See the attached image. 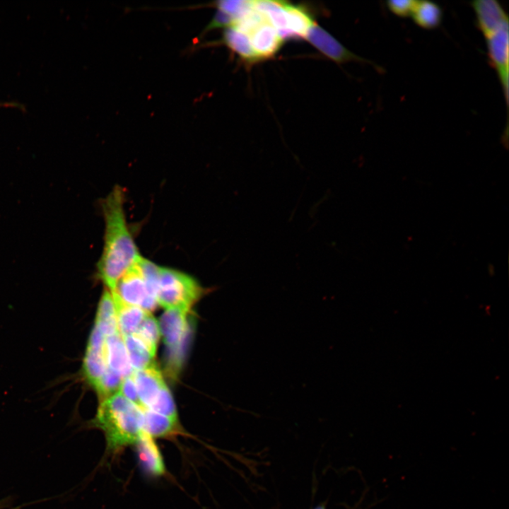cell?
I'll use <instances>...</instances> for the list:
<instances>
[{"mask_svg":"<svg viewBox=\"0 0 509 509\" xmlns=\"http://www.w3.org/2000/svg\"><path fill=\"white\" fill-rule=\"evenodd\" d=\"M477 28L486 37L508 23V16L501 4L496 0H476L471 3Z\"/></svg>","mask_w":509,"mask_h":509,"instance_id":"9","label":"cell"},{"mask_svg":"<svg viewBox=\"0 0 509 509\" xmlns=\"http://www.w3.org/2000/svg\"><path fill=\"white\" fill-rule=\"evenodd\" d=\"M313 509H326V507L324 504H320V505L316 506L315 508H314Z\"/></svg>","mask_w":509,"mask_h":509,"instance_id":"27","label":"cell"},{"mask_svg":"<svg viewBox=\"0 0 509 509\" xmlns=\"http://www.w3.org/2000/svg\"><path fill=\"white\" fill-rule=\"evenodd\" d=\"M94 326L105 337L112 335L119 332L115 305L112 295L109 289H105L100 300Z\"/></svg>","mask_w":509,"mask_h":509,"instance_id":"15","label":"cell"},{"mask_svg":"<svg viewBox=\"0 0 509 509\" xmlns=\"http://www.w3.org/2000/svg\"><path fill=\"white\" fill-rule=\"evenodd\" d=\"M22 108L20 103L16 102H0V108Z\"/></svg>","mask_w":509,"mask_h":509,"instance_id":"26","label":"cell"},{"mask_svg":"<svg viewBox=\"0 0 509 509\" xmlns=\"http://www.w3.org/2000/svg\"><path fill=\"white\" fill-rule=\"evenodd\" d=\"M148 410L173 419H177L175 404L167 386L163 388L153 404Z\"/></svg>","mask_w":509,"mask_h":509,"instance_id":"23","label":"cell"},{"mask_svg":"<svg viewBox=\"0 0 509 509\" xmlns=\"http://www.w3.org/2000/svg\"><path fill=\"white\" fill-rule=\"evenodd\" d=\"M416 2L414 0H388L386 6L397 16L406 18L411 16Z\"/></svg>","mask_w":509,"mask_h":509,"instance_id":"24","label":"cell"},{"mask_svg":"<svg viewBox=\"0 0 509 509\" xmlns=\"http://www.w3.org/2000/svg\"><path fill=\"white\" fill-rule=\"evenodd\" d=\"M189 310L179 309L165 310L158 322L163 341L175 361L177 353L181 354L180 350L189 333Z\"/></svg>","mask_w":509,"mask_h":509,"instance_id":"5","label":"cell"},{"mask_svg":"<svg viewBox=\"0 0 509 509\" xmlns=\"http://www.w3.org/2000/svg\"><path fill=\"white\" fill-rule=\"evenodd\" d=\"M223 42L238 57L249 62L257 61L258 57L250 44L249 36L238 28L230 26L226 29Z\"/></svg>","mask_w":509,"mask_h":509,"instance_id":"19","label":"cell"},{"mask_svg":"<svg viewBox=\"0 0 509 509\" xmlns=\"http://www.w3.org/2000/svg\"><path fill=\"white\" fill-rule=\"evenodd\" d=\"M124 377L117 371L107 368L105 373L93 388L100 402L119 392Z\"/></svg>","mask_w":509,"mask_h":509,"instance_id":"22","label":"cell"},{"mask_svg":"<svg viewBox=\"0 0 509 509\" xmlns=\"http://www.w3.org/2000/svg\"><path fill=\"white\" fill-rule=\"evenodd\" d=\"M131 375L144 411L148 410L166 386L162 374L153 363L145 368L134 370Z\"/></svg>","mask_w":509,"mask_h":509,"instance_id":"10","label":"cell"},{"mask_svg":"<svg viewBox=\"0 0 509 509\" xmlns=\"http://www.w3.org/2000/svg\"><path fill=\"white\" fill-rule=\"evenodd\" d=\"M135 444L140 462L144 469L154 476L163 474L164 462L153 438L142 431Z\"/></svg>","mask_w":509,"mask_h":509,"instance_id":"13","label":"cell"},{"mask_svg":"<svg viewBox=\"0 0 509 509\" xmlns=\"http://www.w3.org/2000/svg\"><path fill=\"white\" fill-rule=\"evenodd\" d=\"M305 38L323 54L336 62L359 61L370 63L347 49L329 33L315 23L308 31ZM370 64L380 68L375 64Z\"/></svg>","mask_w":509,"mask_h":509,"instance_id":"8","label":"cell"},{"mask_svg":"<svg viewBox=\"0 0 509 509\" xmlns=\"http://www.w3.org/2000/svg\"><path fill=\"white\" fill-rule=\"evenodd\" d=\"M110 291L122 303L139 307L148 312L155 310L158 305L156 294L148 283L138 262L118 280L114 289Z\"/></svg>","mask_w":509,"mask_h":509,"instance_id":"4","label":"cell"},{"mask_svg":"<svg viewBox=\"0 0 509 509\" xmlns=\"http://www.w3.org/2000/svg\"><path fill=\"white\" fill-rule=\"evenodd\" d=\"M143 431L153 437H166L180 430L177 419L150 410L142 411Z\"/></svg>","mask_w":509,"mask_h":509,"instance_id":"16","label":"cell"},{"mask_svg":"<svg viewBox=\"0 0 509 509\" xmlns=\"http://www.w3.org/2000/svg\"><path fill=\"white\" fill-rule=\"evenodd\" d=\"M488 56L491 66L496 70L503 91L505 103L508 105V23L485 37Z\"/></svg>","mask_w":509,"mask_h":509,"instance_id":"6","label":"cell"},{"mask_svg":"<svg viewBox=\"0 0 509 509\" xmlns=\"http://www.w3.org/2000/svg\"><path fill=\"white\" fill-rule=\"evenodd\" d=\"M258 59L273 56L280 48L283 39L267 20L257 25L247 34Z\"/></svg>","mask_w":509,"mask_h":509,"instance_id":"11","label":"cell"},{"mask_svg":"<svg viewBox=\"0 0 509 509\" xmlns=\"http://www.w3.org/2000/svg\"><path fill=\"white\" fill-rule=\"evenodd\" d=\"M284 8L288 37H305L314 24L310 16L300 6L290 5L284 2Z\"/></svg>","mask_w":509,"mask_h":509,"instance_id":"20","label":"cell"},{"mask_svg":"<svg viewBox=\"0 0 509 509\" xmlns=\"http://www.w3.org/2000/svg\"><path fill=\"white\" fill-rule=\"evenodd\" d=\"M124 203V192L119 186L115 187L102 202L105 227L97 275L110 291L141 258L127 224Z\"/></svg>","mask_w":509,"mask_h":509,"instance_id":"1","label":"cell"},{"mask_svg":"<svg viewBox=\"0 0 509 509\" xmlns=\"http://www.w3.org/2000/svg\"><path fill=\"white\" fill-rule=\"evenodd\" d=\"M122 339L134 370H141L153 364L155 355L136 334L128 335Z\"/></svg>","mask_w":509,"mask_h":509,"instance_id":"18","label":"cell"},{"mask_svg":"<svg viewBox=\"0 0 509 509\" xmlns=\"http://www.w3.org/2000/svg\"><path fill=\"white\" fill-rule=\"evenodd\" d=\"M113 300L116 309L118 330L121 336L124 337L136 333L149 312L139 307L124 304L114 297Z\"/></svg>","mask_w":509,"mask_h":509,"instance_id":"14","label":"cell"},{"mask_svg":"<svg viewBox=\"0 0 509 509\" xmlns=\"http://www.w3.org/2000/svg\"><path fill=\"white\" fill-rule=\"evenodd\" d=\"M119 392L139 407L141 411H144V407L139 397L136 387L131 375L123 378Z\"/></svg>","mask_w":509,"mask_h":509,"instance_id":"25","label":"cell"},{"mask_svg":"<svg viewBox=\"0 0 509 509\" xmlns=\"http://www.w3.org/2000/svg\"><path fill=\"white\" fill-rule=\"evenodd\" d=\"M134 334L147 346L153 354L156 355L160 333L158 322L151 312L147 314Z\"/></svg>","mask_w":509,"mask_h":509,"instance_id":"21","label":"cell"},{"mask_svg":"<svg viewBox=\"0 0 509 509\" xmlns=\"http://www.w3.org/2000/svg\"><path fill=\"white\" fill-rule=\"evenodd\" d=\"M103 355L107 366L118 372L124 378L131 375L134 372L123 339L119 332L105 337Z\"/></svg>","mask_w":509,"mask_h":509,"instance_id":"12","label":"cell"},{"mask_svg":"<svg viewBox=\"0 0 509 509\" xmlns=\"http://www.w3.org/2000/svg\"><path fill=\"white\" fill-rule=\"evenodd\" d=\"M443 16L441 7L431 1H416L411 16L417 25L427 30L439 27Z\"/></svg>","mask_w":509,"mask_h":509,"instance_id":"17","label":"cell"},{"mask_svg":"<svg viewBox=\"0 0 509 509\" xmlns=\"http://www.w3.org/2000/svg\"><path fill=\"white\" fill-rule=\"evenodd\" d=\"M90 425L104 432L107 450L115 452L136 443L143 431V413L118 392L100 402Z\"/></svg>","mask_w":509,"mask_h":509,"instance_id":"2","label":"cell"},{"mask_svg":"<svg viewBox=\"0 0 509 509\" xmlns=\"http://www.w3.org/2000/svg\"><path fill=\"white\" fill-rule=\"evenodd\" d=\"M204 288L188 274L167 267H159L156 299L165 310L190 311L204 294Z\"/></svg>","mask_w":509,"mask_h":509,"instance_id":"3","label":"cell"},{"mask_svg":"<svg viewBox=\"0 0 509 509\" xmlns=\"http://www.w3.org/2000/svg\"><path fill=\"white\" fill-rule=\"evenodd\" d=\"M105 337L95 327L90 334L82 364V375L85 380L94 388L107 366L103 355Z\"/></svg>","mask_w":509,"mask_h":509,"instance_id":"7","label":"cell"}]
</instances>
